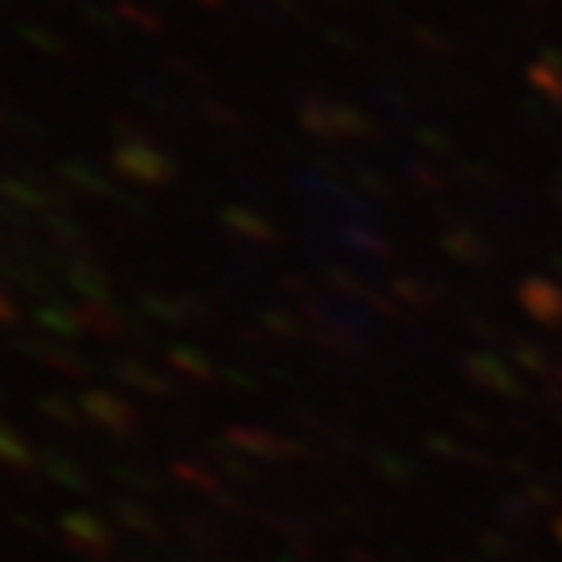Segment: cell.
<instances>
[{"label": "cell", "mask_w": 562, "mask_h": 562, "mask_svg": "<svg viewBox=\"0 0 562 562\" xmlns=\"http://www.w3.org/2000/svg\"><path fill=\"white\" fill-rule=\"evenodd\" d=\"M117 12H122L125 20H130V24H137V27H145V32H157L160 27V20L153 16L149 9H140L137 0H122V4H117Z\"/></svg>", "instance_id": "1"}, {"label": "cell", "mask_w": 562, "mask_h": 562, "mask_svg": "<svg viewBox=\"0 0 562 562\" xmlns=\"http://www.w3.org/2000/svg\"><path fill=\"white\" fill-rule=\"evenodd\" d=\"M200 4H220V0H200Z\"/></svg>", "instance_id": "2"}, {"label": "cell", "mask_w": 562, "mask_h": 562, "mask_svg": "<svg viewBox=\"0 0 562 562\" xmlns=\"http://www.w3.org/2000/svg\"><path fill=\"white\" fill-rule=\"evenodd\" d=\"M63 4H67V0H63Z\"/></svg>", "instance_id": "3"}]
</instances>
